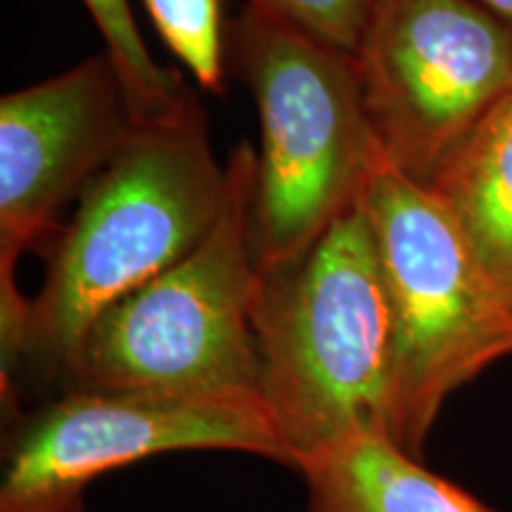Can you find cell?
Here are the masks:
<instances>
[{"label":"cell","instance_id":"6","mask_svg":"<svg viewBox=\"0 0 512 512\" xmlns=\"http://www.w3.org/2000/svg\"><path fill=\"white\" fill-rule=\"evenodd\" d=\"M176 451H242L292 467L259 394L64 389L12 430L0 512H86L95 479Z\"/></svg>","mask_w":512,"mask_h":512},{"label":"cell","instance_id":"10","mask_svg":"<svg viewBox=\"0 0 512 512\" xmlns=\"http://www.w3.org/2000/svg\"><path fill=\"white\" fill-rule=\"evenodd\" d=\"M432 188L512 304V88L448 159Z\"/></svg>","mask_w":512,"mask_h":512},{"label":"cell","instance_id":"7","mask_svg":"<svg viewBox=\"0 0 512 512\" xmlns=\"http://www.w3.org/2000/svg\"><path fill=\"white\" fill-rule=\"evenodd\" d=\"M356 57L382 157L425 185L512 88V29L475 0H375Z\"/></svg>","mask_w":512,"mask_h":512},{"label":"cell","instance_id":"1","mask_svg":"<svg viewBox=\"0 0 512 512\" xmlns=\"http://www.w3.org/2000/svg\"><path fill=\"white\" fill-rule=\"evenodd\" d=\"M228 169L216 162L195 95L143 121L79 195L50 238L41 290L29 299L19 366L60 373L107 306L188 256L219 221Z\"/></svg>","mask_w":512,"mask_h":512},{"label":"cell","instance_id":"11","mask_svg":"<svg viewBox=\"0 0 512 512\" xmlns=\"http://www.w3.org/2000/svg\"><path fill=\"white\" fill-rule=\"evenodd\" d=\"M102 34L110 60L124 81L133 114L143 124L176 112L190 88L174 69H164L147 50L128 0H81Z\"/></svg>","mask_w":512,"mask_h":512},{"label":"cell","instance_id":"5","mask_svg":"<svg viewBox=\"0 0 512 512\" xmlns=\"http://www.w3.org/2000/svg\"><path fill=\"white\" fill-rule=\"evenodd\" d=\"M219 221L178 264L107 306L64 363V389L259 394L252 302L256 152H230Z\"/></svg>","mask_w":512,"mask_h":512},{"label":"cell","instance_id":"4","mask_svg":"<svg viewBox=\"0 0 512 512\" xmlns=\"http://www.w3.org/2000/svg\"><path fill=\"white\" fill-rule=\"evenodd\" d=\"M361 202L392 309L389 439L420 458L448 396L512 356V304L432 185L380 155Z\"/></svg>","mask_w":512,"mask_h":512},{"label":"cell","instance_id":"9","mask_svg":"<svg viewBox=\"0 0 512 512\" xmlns=\"http://www.w3.org/2000/svg\"><path fill=\"white\" fill-rule=\"evenodd\" d=\"M309 512H498L434 475L387 434H356L299 467Z\"/></svg>","mask_w":512,"mask_h":512},{"label":"cell","instance_id":"2","mask_svg":"<svg viewBox=\"0 0 512 512\" xmlns=\"http://www.w3.org/2000/svg\"><path fill=\"white\" fill-rule=\"evenodd\" d=\"M259 396L302 467L356 434H387L392 309L361 195L299 259L259 271Z\"/></svg>","mask_w":512,"mask_h":512},{"label":"cell","instance_id":"12","mask_svg":"<svg viewBox=\"0 0 512 512\" xmlns=\"http://www.w3.org/2000/svg\"><path fill=\"white\" fill-rule=\"evenodd\" d=\"M157 34L207 93H223L228 27L221 0H145Z\"/></svg>","mask_w":512,"mask_h":512},{"label":"cell","instance_id":"13","mask_svg":"<svg viewBox=\"0 0 512 512\" xmlns=\"http://www.w3.org/2000/svg\"><path fill=\"white\" fill-rule=\"evenodd\" d=\"M247 5L356 55L366 36L375 0H247Z\"/></svg>","mask_w":512,"mask_h":512},{"label":"cell","instance_id":"3","mask_svg":"<svg viewBox=\"0 0 512 512\" xmlns=\"http://www.w3.org/2000/svg\"><path fill=\"white\" fill-rule=\"evenodd\" d=\"M228 62L259 110L252 252L268 271L299 259L356 202L382 150L349 50L247 5L228 24Z\"/></svg>","mask_w":512,"mask_h":512},{"label":"cell","instance_id":"14","mask_svg":"<svg viewBox=\"0 0 512 512\" xmlns=\"http://www.w3.org/2000/svg\"><path fill=\"white\" fill-rule=\"evenodd\" d=\"M475 3L512 29V0H475Z\"/></svg>","mask_w":512,"mask_h":512},{"label":"cell","instance_id":"8","mask_svg":"<svg viewBox=\"0 0 512 512\" xmlns=\"http://www.w3.org/2000/svg\"><path fill=\"white\" fill-rule=\"evenodd\" d=\"M140 121L102 53L0 100V358L22 356L29 299L17 290L22 252L60 230L57 214L117 157Z\"/></svg>","mask_w":512,"mask_h":512}]
</instances>
